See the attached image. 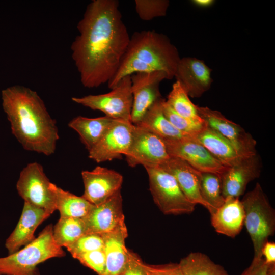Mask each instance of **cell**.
Listing matches in <instances>:
<instances>
[{"label":"cell","instance_id":"31","mask_svg":"<svg viewBox=\"0 0 275 275\" xmlns=\"http://www.w3.org/2000/svg\"><path fill=\"white\" fill-rule=\"evenodd\" d=\"M136 12L141 19L149 21L166 15L170 2L168 0H135Z\"/></svg>","mask_w":275,"mask_h":275},{"label":"cell","instance_id":"24","mask_svg":"<svg viewBox=\"0 0 275 275\" xmlns=\"http://www.w3.org/2000/svg\"><path fill=\"white\" fill-rule=\"evenodd\" d=\"M113 120L106 116L94 118L79 116L71 120L68 126L78 133L89 152L101 139Z\"/></svg>","mask_w":275,"mask_h":275},{"label":"cell","instance_id":"21","mask_svg":"<svg viewBox=\"0 0 275 275\" xmlns=\"http://www.w3.org/2000/svg\"><path fill=\"white\" fill-rule=\"evenodd\" d=\"M102 236L105 256V269L103 275H118L129 258V250L125 245L128 231L125 221Z\"/></svg>","mask_w":275,"mask_h":275},{"label":"cell","instance_id":"35","mask_svg":"<svg viewBox=\"0 0 275 275\" xmlns=\"http://www.w3.org/2000/svg\"><path fill=\"white\" fill-rule=\"evenodd\" d=\"M145 265L151 275H184L178 263Z\"/></svg>","mask_w":275,"mask_h":275},{"label":"cell","instance_id":"10","mask_svg":"<svg viewBox=\"0 0 275 275\" xmlns=\"http://www.w3.org/2000/svg\"><path fill=\"white\" fill-rule=\"evenodd\" d=\"M162 140L170 156L184 160L201 173H211L221 178L229 168L224 166L194 137Z\"/></svg>","mask_w":275,"mask_h":275},{"label":"cell","instance_id":"28","mask_svg":"<svg viewBox=\"0 0 275 275\" xmlns=\"http://www.w3.org/2000/svg\"><path fill=\"white\" fill-rule=\"evenodd\" d=\"M166 102L181 116L194 121H203L198 114L197 105L191 102L186 92L178 81L176 80L173 84Z\"/></svg>","mask_w":275,"mask_h":275},{"label":"cell","instance_id":"6","mask_svg":"<svg viewBox=\"0 0 275 275\" xmlns=\"http://www.w3.org/2000/svg\"><path fill=\"white\" fill-rule=\"evenodd\" d=\"M154 203L165 215L190 214L196 205L185 196L174 177L159 167L145 168Z\"/></svg>","mask_w":275,"mask_h":275},{"label":"cell","instance_id":"27","mask_svg":"<svg viewBox=\"0 0 275 275\" xmlns=\"http://www.w3.org/2000/svg\"><path fill=\"white\" fill-rule=\"evenodd\" d=\"M87 233L82 218L60 217L53 228V237L56 243L66 248Z\"/></svg>","mask_w":275,"mask_h":275},{"label":"cell","instance_id":"5","mask_svg":"<svg viewBox=\"0 0 275 275\" xmlns=\"http://www.w3.org/2000/svg\"><path fill=\"white\" fill-rule=\"evenodd\" d=\"M241 201L244 211V226L252 242L254 258H261L263 245L275 232V210L259 183Z\"/></svg>","mask_w":275,"mask_h":275},{"label":"cell","instance_id":"23","mask_svg":"<svg viewBox=\"0 0 275 275\" xmlns=\"http://www.w3.org/2000/svg\"><path fill=\"white\" fill-rule=\"evenodd\" d=\"M163 100L162 98L155 102L135 125L153 132L161 139L179 140L193 137L181 132L168 119L162 109Z\"/></svg>","mask_w":275,"mask_h":275},{"label":"cell","instance_id":"29","mask_svg":"<svg viewBox=\"0 0 275 275\" xmlns=\"http://www.w3.org/2000/svg\"><path fill=\"white\" fill-rule=\"evenodd\" d=\"M201 196L209 207L210 214L225 202L221 177L211 173H201L200 179Z\"/></svg>","mask_w":275,"mask_h":275},{"label":"cell","instance_id":"8","mask_svg":"<svg viewBox=\"0 0 275 275\" xmlns=\"http://www.w3.org/2000/svg\"><path fill=\"white\" fill-rule=\"evenodd\" d=\"M51 184L42 166L33 162L21 171L16 188L24 202L43 209L51 215L56 207L55 195Z\"/></svg>","mask_w":275,"mask_h":275},{"label":"cell","instance_id":"13","mask_svg":"<svg viewBox=\"0 0 275 275\" xmlns=\"http://www.w3.org/2000/svg\"><path fill=\"white\" fill-rule=\"evenodd\" d=\"M81 176L84 185L81 197L94 205L101 204L120 191L123 180L118 172L100 166L82 171Z\"/></svg>","mask_w":275,"mask_h":275},{"label":"cell","instance_id":"39","mask_svg":"<svg viewBox=\"0 0 275 275\" xmlns=\"http://www.w3.org/2000/svg\"><path fill=\"white\" fill-rule=\"evenodd\" d=\"M267 275H275V264L268 265Z\"/></svg>","mask_w":275,"mask_h":275},{"label":"cell","instance_id":"14","mask_svg":"<svg viewBox=\"0 0 275 275\" xmlns=\"http://www.w3.org/2000/svg\"><path fill=\"white\" fill-rule=\"evenodd\" d=\"M200 117L207 125L250 155L257 154L256 141L239 124L226 118L220 112L197 105Z\"/></svg>","mask_w":275,"mask_h":275},{"label":"cell","instance_id":"18","mask_svg":"<svg viewBox=\"0 0 275 275\" xmlns=\"http://www.w3.org/2000/svg\"><path fill=\"white\" fill-rule=\"evenodd\" d=\"M51 215L43 209L24 202L19 220L5 242L8 254H13L20 248L31 243L35 237L34 233L43 221Z\"/></svg>","mask_w":275,"mask_h":275},{"label":"cell","instance_id":"26","mask_svg":"<svg viewBox=\"0 0 275 275\" xmlns=\"http://www.w3.org/2000/svg\"><path fill=\"white\" fill-rule=\"evenodd\" d=\"M178 264L184 275H229L222 266L201 252L190 253Z\"/></svg>","mask_w":275,"mask_h":275},{"label":"cell","instance_id":"20","mask_svg":"<svg viewBox=\"0 0 275 275\" xmlns=\"http://www.w3.org/2000/svg\"><path fill=\"white\" fill-rule=\"evenodd\" d=\"M194 138L228 168L237 164L244 158L254 155L246 153L208 126Z\"/></svg>","mask_w":275,"mask_h":275},{"label":"cell","instance_id":"1","mask_svg":"<svg viewBox=\"0 0 275 275\" xmlns=\"http://www.w3.org/2000/svg\"><path fill=\"white\" fill-rule=\"evenodd\" d=\"M71 45L84 87L97 88L114 77L130 37L117 0H93L87 6Z\"/></svg>","mask_w":275,"mask_h":275},{"label":"cell","instance_id":"15","mask_svg":"<svg viewBox=\"0 0 275 275\" xmlns=\"http://www.w3.org/2000/svg\"><path fill=\"white\" fill-rule=\"evenodd\" d=\"M212 70L204 61L194 57L180 58L175 77L189 97L199 98L210 88Z\"/></svg>","mask_w":275,"mask_h":275},{"label":"cell","instance_id":"3","mask_svg":"<svg viewBox=\"0 0 275 275\" xmlns=\"http://www.w3.org/2000/svg\"><path fill=\"white\" fill-rule=\"evenodd\" d=\"M180 58L177 48L166 35L154 30L135 32L108 87L112 89L123 77L139 72L162 71L168 79H172Z\"/></svg>","mask_w":275,"mask_h":275},{"label":"cell","instance_id":"32","mask_svg":"<svg viewBox=\"0 0 275 275\" xmlns=\"http://www.w3.org/2000/svg\"><path fill=\"white\" fill-rule=\"evenodd\" d=\"M104 241L102 235L86 233L66 248L72 257L93 251L103 250Z\"/></svg>","mask_w":275,"mask_h":275},{"label":"cell","instance_id":"22","mask_svg":"<svg viewBox=\"0 0 275 275\" xmlns=\"http://www.w3.org/2000/svg\"><path fill=\"white\" fill-rule=\"evenodd\" d=\"M210 215L211 225L215 231L231 238L238 235L244 226V211L239 198L226 199Z\"/></svg>","mask_w":275,"mask_h":275},{"label":"cell","instance_id":"7","mask_svg":"<svg viewBox=\"0 0 275 275\" xmlns=\"http://www.w3.org/2000/svg\"><path fill=\"white\" fill-rule=\"evenodd\" d=\"M71 99L91 109L100 111L113 119L131 121L133 104L131 76L123 77L108 93L73 97Z\"/></svg>","mask_w":275,"mask_h":275},{"label":"cell","instance_id":"38","mask_svg":"<svg viewBox=\"0 0 275 275\" xmlns=\"http://www.w3.org/2000/svg\"><path fill=\"white\" fill-rule=\"evenodd\" d=\"M214 2L213 0H194L192 3L199 7H208L211 6Z\"/></svg>","mask_w":275,"mask_h":275},{"label":"cell","instance_id":"33","mask_svg":"<svg viewBox=\"0 0 275 275\" xmlns=\"http://www.w3.org/2000/svg\"><path fill=\"white\" fill-rule=\"evenodd\" d=\"M73 258L97 275H103L105 269V256L103 249L77 255Z\"/></svg>","mask_w":275,"mask_h":275},{"label":"cell","instance_id":"25","mask_svg":"<svg viewBox=\"0 0 275 275\" xmlns=\"http://www.w3.org/2000/svg\"><path fill=\"white\" fill-rule=\"evenodd\" d=\"M51 188L55 195L56 210H59L60 217L83 218L94 206L81 196L65 191L52 183Z\"/></svg>","mask_w":275,"mask_h":275},{"label":"cell","instance_id":"11","mask_svg":"<svg viewBox=\"0 0 275 275\" xmlns=\"http://www.w3.org/2000/svg\"><path fill=\"white\" fill-rule=\"evenodd\" d=\"M133 124L131 121L114 119L99 141L89 152L97 163L121 159L130 146Z\"/></svg>","mask_w":275,"mask_h":275},{"label":"cell","instance_id":"37","mask_svg":"<svg viewBox=\"0 0 275 275\" xmlns=\"http://www.w3.org/2000/svg\"><path fill=\"white\" fill-rule=\"evenodd\" d=\"M261 254L267 265L275 264V243L266 241L262 247Z\"/></svg>","mask_w":275,"mask_h":275},{"label":"cell","instance_id":"17","mask_svg":"<svg viewBox=\"0 0 275 275\" xmlns=\"http://www.w3.org/2000/svg\"><path fill=\"white\" fill-rule=\"evenodd\" d=\"M261 168L257 154L229 167L221 178L224 198H239L244 193L248 184L260 176Z\"/></svg>","mask_w":275,"mask_h":275},{"label":"cell","instance_id":"36","mask_svg":"<svg viewBox=\"0 0 275 275\" xmlns=\"http://www.w3.org/2000/svg\"><path fill=\"white\" fill-rule=\"evenodd\" d=\"M268 265L263 257L253 258L250 265L240 275H267Z\"/></svg>","mask_w":275,"mask_h":275},{"label":"cell","instance_id":"4","mask_svg":"<svg viewBox=\"0 0 275 275\" xmlns=\"http://www.w3.org/2000/svg\"><path fill=\"white\" fill-rule=\"evenodd\" d=\"M65 255L62 248L55 242L53 226L49 224L23 249L0 257V275H40L37 265Z\"/></svg>","mask_w":275,"mask_h":275},{"label":"cell","instance_id":"30","mask_svg":"<svg viewBox=\"0 0 275 275\" xmlns=\"http://www.w3.org/2000/svg\"><path fill=\"white\" fill-rule=\"evenodd\" d=\"M162 109L166 117L177 129L194 138L207 126L204 120L197 121L181 116L166 103L164 99L162 101Z\"/></svg>","mask_w":275,"mask_h":275},{"label":"cell","instance_id":"12","mask_svg":"<svg viewBox=\"0 0 275 275\" xmlns=\"http://www.w3.org/2000/svg\"><path fill=\"white\" fill-rule=\"evenodd\" d=\"M130 76L133 96L131 121L135 125L152 105L162 98L159 85L162 80L168 79L162 71L139 72Z\"/></svg>","mask_w":275,"mask_h":275},{"label":"cell","instance_id":"16","mask_svg":"<svg viewBox=\"0 0 275 275\" xmlns=\"http://www.w3.org/2000/svg\"><path fill=\"white\" fill-rule=\"evenodd\" d=\"M122 201L120 190L101 204L94 205L82 218L87 233L102 235L112 231L125 221Z\"/></svg>","mask_w":275,"mask_h":275},{"label":"cell","instance_id":"9","mask_svg":"<svg viewBox=\"0 0 275 275\" xmlns=\"http://www.w3.org/2000/svg\"><path fill=\"white\" fill-rule=\"evenodd\" d=\"M129 166L159 167L169 155L162 140L153 132L133 124L132 139L125 155Z\"/></svg>","mask_w":275,"mask_h":275},{"label":"cell","instance_id":"2","mask_svg":"<svg viewBox=\"0 0 275 275\" xmlns=\"http://www.w3.org/2000/svg\"><path fill=\"white\" fill-rule=\"evenodd\" d=\"M2 99L12 132L23 148L46 156L53 154L59 139L56 121L38 93L15 85L3 90Z\"/></svg>","mask_w":275,"mask_h":275},{"label":"cell","instance_id":"19","mask_svg":"<svg viewBox=\"0 0 275 275\" xmlns=\"http://www.w3.org/2000/svg\"><path fill=\"white\" fill-rule=\"evenodd\" d=\"M159 167L172 175L185 196L196 205L200 204L209 211V207L200 191L201 173L184 160L170 156Z\"/></svg>","mask_w":275,"mask_h":275},{"label":"cell","instance_id":"34","mask_svg":"<svg viewBox=\"0 0 275 275\" xmlns=\"http://www.w3.org/2000/svg\"><path fill=\"white\" fill-rule=\"evenodd\" d=\"M118 275H151L145 263L136 253L129 250V258L123 269Z\"/></svg>","mask_w":275,"mask_h":275}]
</instances>
